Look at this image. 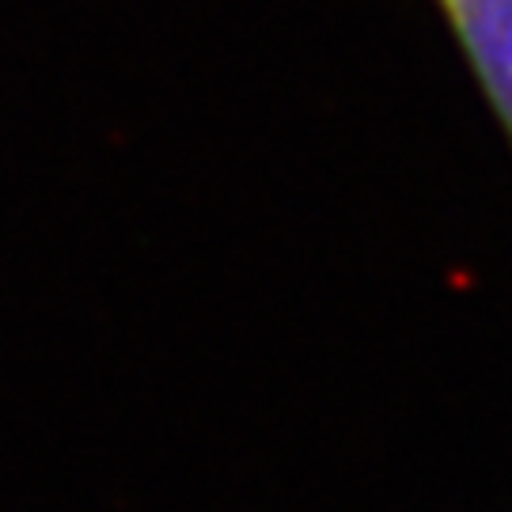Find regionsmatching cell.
<instances>
[{"label":"cell","instance_id":"1","mask_svg":"<svg viewBox=\"0 0 512 512\" xmlns=\"http://www.w3.org/2000/svg\"><path fill=\"white\" fill-rule=\"evenodd\" d=\"M512 148V0H433Z\"/></svg>","mask_w":512,"mask_h":512}]
</instances>
